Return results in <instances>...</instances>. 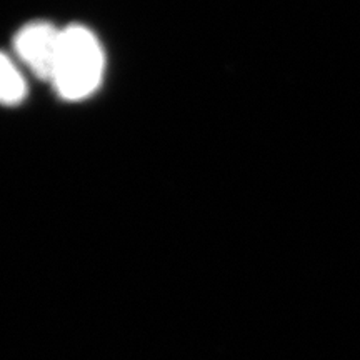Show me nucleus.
Masks as SVG:
<instances>
[{
	"label": "nucleus",
	"instance_id": "obj_1",
	"mask_svg": "<svg viewBox=\"0 0 360 360\" xmlns=\"http://www.w3.org/2000/svg\"><path fill=\"white\" fill-rule=\"evenodd\" d=\"M105 56L97 35L84 25L62 29L51 84L64 101L79 102L102 84Z\"/></svg>",
	"mask_w": 360,
	"mask_h": 360
},
{
	"label": "nucleus",
	"instance_id": "obj_2",
	"mask_svg": "<svg viewBox=\"0 0 360 360\" xmlns=\"http://www.w3.org/2000/svg\"><path fill=\"white\" fill-rule=\"evenodd\" d=\"M60 34L62 29H57L49 22L37 20L22 27L13 37L17 58L40 80L51 82Z\"/></svg>",
	"mask_w": 360,
	"mask_h": 360
},
{
	"label": "nucleus",
	"instance_id": "obj_3",
	"mask_svg": "<svg viewBox=\"0 0 360 360\" xmlns=\"http://www.w3.org/2000/svg\"><path fill=\"white\" fill-rule=\"evenodd\" d=\"M27 96V82L24 74L12 57L0 52V103L19 105Z\"/></svg>",
	"mask_w": 360,
	"mask_h": 360
}]
</instances>
